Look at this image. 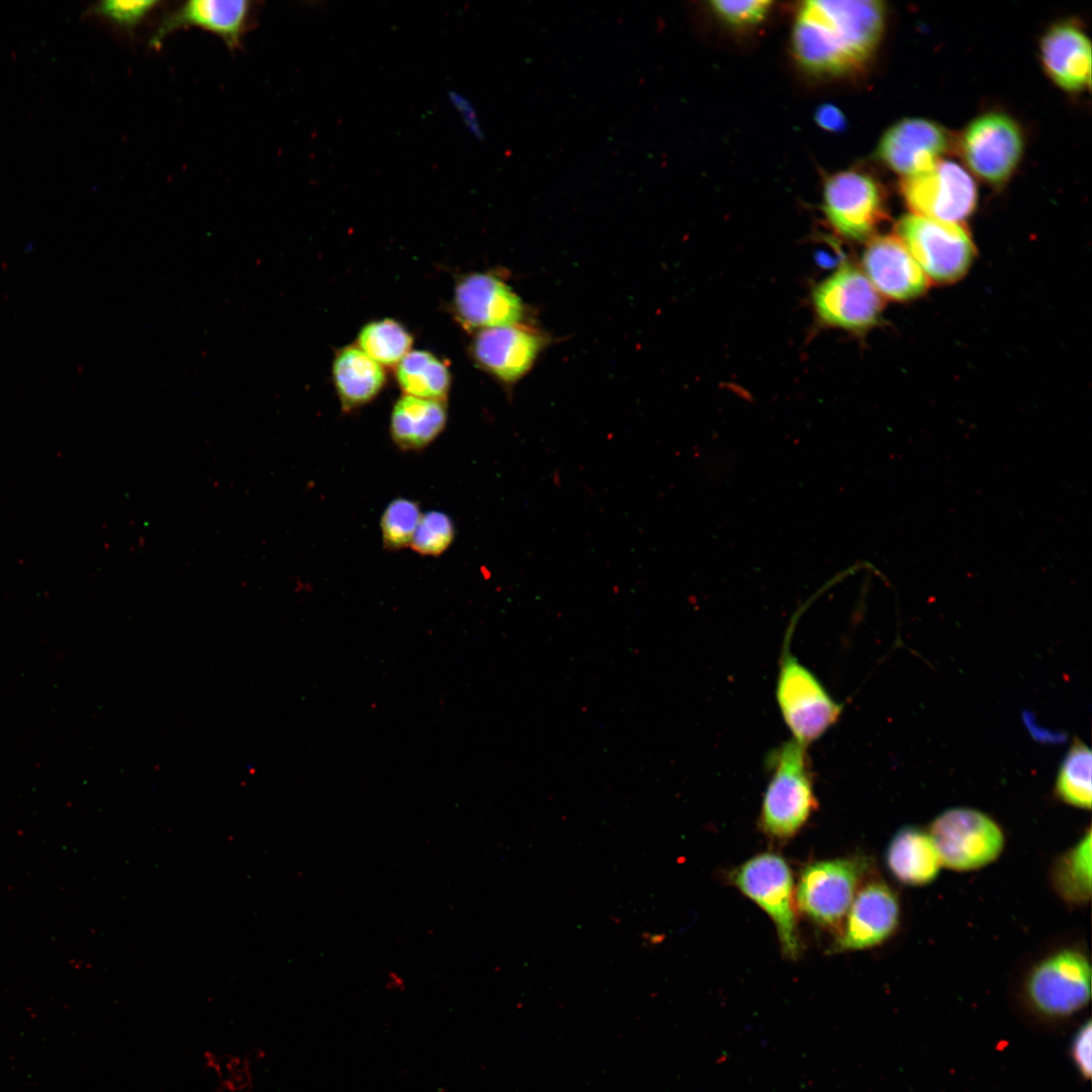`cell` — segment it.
Returning <instances> with one entry per match:
<instances>
[{"mask_svg": "<svg viewBox=\"0 0 1092 1092\" xmlns=\"http://www.w3.org/2000/svg\"><path fill=\"white\" fill-rule=\"evenodd\" d=\"M886 8L873 0H809L798 8L793 54L802 69L836 77L864 67L877 50Z\"/></svg>", "mask_w": 1092, "mask_h": 1092, "instance_id": "cell-1", "label": "cell"}, {"mask_svg": "<svg viewBox=\"0 0 1092 1092\" xmlns=\"http://www.w3.org/2000/svg\"><path fill=\"white\" fill-rule=\"evenodd\" d=\"M770 777L763 795L760 826L768 835H795L817 808L807 746L792 739L770 751Z\"/></svg>", "mask_w": 1092, "mask_h": 1092, "instance_id": "cell-2", "label": "cell"}, {"mask_svg": "<svg viewBox=\"0 0 1092 1092\" xmlns=\"http://www.w3.org/2000/svg\"><path fill=\"white\" fill-rule=\"evenodd\" d=\"M942 867L957 872L982 869L1005 846L999 824L982 811L956 807L936 816L928 829Z\"/></svg>", "mask_w": 1092, "mask_h": 1092, "instance_id": "cell-3", "label": "cell"}, {"mask_svg": "<svg viewBox=\"0 0 1092 1092\" xmlns=\"http://www.w3.org/2000/svg\"><path fill=\"white\" fill-rule=\"evenodd\" d=\"M897 234L925 276L938 283L962 278L975 256L969 232L961 222L912 213L898 221Z\"/></svg>", "mask_w": 1092, "mask_h": 1092, "instance_id": "cell-4", "label": "cell"}, {"mask_svg": "<svg viewBox=\"0 0 1092 1092\" xmlns=\"http://www.w3.org/2000/svg\"><path fill=\"white\" fill-rule=\"evenodd\" d=\"M731 879L746 897L770 917L786 957L797 959L801 944L795 911L794 880L787 861L777 853L763 852L737 868Z\"/></svg>", "mask_w": 1092, "mask_h": 1092, "instance_id": "cell-5", "label": "cell"}, {"mask_svg": "<svg viewBox=\"0 0 1092 1092\" xmlns=\"http://www.w3.org/2000/svg\"><path fill=\"white\" fill-rule=\"evenodd\" d=\"M776 696L794 740L805 746L823 736L842 712L815 674L789 653L783 656Z\"/></svg>", "mask_w": 1092, "mask_h": 1092, "instance_id": "cell-6", "label": "cell"}, {"mask_svg": "<svg viewBox=\"0 0 1092 1092\" xmlns=\"http://www.w3.org/2000/svg\"><path fill=\"white\" fill-rule=\"evenodd\" d=\"M954 147L967 167L984 182L999 186L1017 169L1024 149L1018 123L1003 112H987L973 119Z\"/></svg>", "mask_w": 1092, "mask_h": 1092, "instance_id": "cell-7", "label": "cell"}, {"mask_svg": "<svg viewBox=\"0 0 1092 1092\" xmlns=\"http://www.w3.org/2000/svg\"><path fill=\"white\" fill-rule=\"evenodd\" d=\"M1029 1003L1046 1016L1062 1017L1082 1009L1090 1000L1091 965L1076 947L1058 949L1038 961L1028 973Z\"/></svg>", "mask_w": 1092, "mask_h": 1092, "instance_id": "cell-8", "label": "cell"}, {"mask_svg": "<svg viewBox=\"0 0 1092 1092\" xmlns=\"http://www.w3.org/2000/svg\"><path fill=\"white\" fill-rule=\"evenodd\" d=\"M866 869L867 863L857 857L808 864L796 888L798 908L814 922L838 929L859 889Z\"/></svg>", "mask_w": 1092, "mask_h": 1092, "instance_id": "cell-9", "label": "cell"}, {"mask_svg": "<svg viewBox=\"0 0 1092 1092\" xmlns=\"http://www.w3.org/2000/svg\"><path fill=\"white\" fill-rule=\"evenodd\" d=\"M814 311L823 325L859 333L880 320L883 300L864 273L843 263L812 290Z\"/></svg>", "mask_w": 1092, "mask_h": 1092, "instance_id": "cell-10", "label": "cell"}, {"mask_svg": "<svg viewBox=\"0 0 1092 1092\" xmlns=\"http://www.w3.org/2000/svg\"><path fill=\"white\" fill-rule=\"evenodd\" d=\"M900 192L913 214L951 222L967 218L978 199L970 173L943 159L919 174L902 178Z\"/></svg>", "mask_w": 1092, "mask_h": 1092, "instance_id": "cell-11", "label": "cell"}, {"mask_svg": "<svg viewBox=\"0 0 1092 1092\" xmlns=\"http://www.w3.org/2000/svg\"><path fill=\"white\" fill-rule=\"evenodd\" d=\"M823 209L837 235L847 240H863L885 217L882 186L859 170L834 173L824 184Z\"/></svg>", "mask_w": 1092, "mask_h": 1092, "instance_id": "cell-12", "label": "cell"}, {"mask_svg": "<svg viewBox=\"0 0 1092 1092\" xmlns=\"http://www.w3.org/2000/svg\"><path fill=\"white\" fill-rule=\"evenodd\" d=\"M953 146V138L939 123L922 117H908L884 132L877 156L890 170L906 178L932 167Z\"/></svg>", "mask_w": 1092, "mask_h": 1092, "instance_id": "cell-13", "label": "cell"}, {"mask_svg": "<svg viewBox=\"0 0 1092 1092\" xmlns=\"http://www.w3.org/2000/svg\"><path fill=\"white\" fill-rule=\"evenodd\" d=\"M454 312L469 331L518 324L524 315V304L518 294L499 277L473 273L456 284L453 297Z\"/></svg>", "mask_w": 1092, "mask_h": 1092, "instance_id": "cell-14", "label": "cell"}, {"mask_svg": "<svg viewBox=\"0 0 1092 1092\" xmlns=\"http://www.w3.org/2000/svg\"><path fill=\"white\" fill-rule=\"evenodd\" d=\"M901 916L899 899L883 881H872L856 892L836 940L838 951L877 946L896 931Z\"/></svg>", "mask_w": 1092, "mask_h": 1092, "instance_id": "cell-15", "label": "cell"}, {"mask_svg": "<svg viewBox=\"0 0 1092 1092\" xmlns=\"http://www.w3.org/2000/svg\"><path fill=\"white\" fill-rule=\"evenodd\" d=\"M544 345L540 332L518 323L479 331L471 354L484 371L511 384L532 368Z\"/></svg>", "mask_w": 1092, "mask_h": 1092, "instance_id": "cell-16", "label": "cell"}, {"mask_svg": "<svg viewBox=\"0 0 1092 1092\" xmlns=\"http://www.w3.org/2000/svg\"><path fill=\"white\" fill-rule=\"evenodd\" d=\"M863 273L879 294L893 300L920 296L928 280L897 236H879L867 245Z\"/></svg>", "mask_w": 1092, "mask_h": 1092, "instance_id": "cell-17", "label": "cell"}, {"mask_svg": "<svg viewBox=\"0 0 1092 1092\" xmlns=\"http://www.w3.org/2000/svg\"><path fill=\"white\" fill-rule=\"evenodd\" d=\"M1039 56L1045 74L1061 89L1080 92L1091 81V44L1080 24L1063 20L1042 35Z\"/></svg>", "mask_w": 1092, "mask_h": 1092, "instance_id": "cell-18", "label": "cell"}, {"mask_svg": "<svg viewBox=\"0 0 1092 1092\" xmlns=\"http://www.w3.org/2000/svg\"><path fill=\"white\" fill-rule=\"evenodd\" d=\"M251 14L249 1L191 0L166 15L150 38L158 49L176 29L197 26L218 35L231 50L241 47Z\"/></svg>", "mask_w": 1092, "mask_h": 1092, "instance_id": "cell-19", "label": "cell"}, {"mask_svg": "<svg viewBox=\"0 0 1092 1092\" xmlns=\"http://www.w3.org/2000/svg\"><path fill=\"white\" fill-rule=\"evenodd\" d=\"M891 875L907 886L933 882L942 868L928 830L904 826L891 838L885 854Z\"/></svg>", "mask_w": 1092, "mask_h": 1092, "instance_id": "cell-20", "label": "cell"}, {"mask_svg": "<svg viewBox=\"0 0 1092 1092\" xmlns=\"http://www.w3.org/2000/svg\"><path fill=\"white\" fill-rule=\"evenodd\" d=\"M447 410L444 400L402 395L390 417V435L402 450H420L444 430Z\"/></svg>", "mask_w": 1092, "mask_h": 1092, "instance_id": "cell-21", "label": "cell"}, {"mask_svg": "<svg viewBox=\"0 0 1092 1092\" xmlns=\"http://www.w3.org/2000/svg\"><path fill=\"white\" fill-rule=\"evenodd\" d=\"M333 379L342 405L352 410L370 402L380 392L385 373L358 347L349 346L336 355Z\"/></svg>", "mask_w": 1092, "mask_h": 1092, "instance_id": "cell-22", "label": "cell"}, {"mask_svg": "<svg viewBox=\"0 0 1092 1092\" xmlns=\"http://www.w3.org/2000/svg\"><path fill=\"white\" fill-rule=\"evenodd\" d=\"M1091 830L1064 852L1052 869V884L1061 898L1082 905L1091 898Z\"/></svg>", "mask_w": 1092, "mask_h": 1092, "instance_id": "cell-23", "label": "cell"}, {"mask_svg": "<svg viewBox=\"0 0 1092 1092\" xmlns=\"http://www.w3.org/2000/svg\"><path fill=\"white\" fill-rule=\"evenodd\" d=\"M396 379L404 394L444 400L450 387L447 366L427 351H411L397 364Z\"/></svg>", "mask_w": 1092, "mask_h": 1092, "instance_id": "cell-24", "label": "cell"}, {"mask_svg": "<svg viewBox=\"0 0 1092 1092\" xmlns=\"http://www.w3.org/2000/svg\"><path fill=\"white\" fill-rule=\"evenodd\" d=\"M358 348L380 365H397L411 352L413 337L391 318L365 325L357 338Z\"/></svg>", "mask_w": 1092, "mask_h": 1092, "instance_id": "cell-25", "label": "cell"}, {"mask_svg": "<svg viewBox=\"0 0 1092 1092\" xmlns=\"http://www.w3.org/2000/svg\"><path fill=\"white\" fill-rule=\"evenodd\" d=\"M1091 764L1090 749L1076 741L1066 754L1056 781V793L1062 801L1080 809L1091 808Z\"/></svg>", "mask_w": 1092, "mask_h": 1092, "instance_id": "cell-26", "label": "cell"}, {"mask_svg": "<svg viewBox=\"0 0 1092 1092\" xmlns=\"http://www.w3.org/2000/svg\"><path fill=\"white\" fill-rule=\"evenodd\" d=\"M422 514L419 504L398 497L388 504L380 520L382 542L388 550L411 545Z\"/></svg>", "mask_w": 1092, "mask_h": 1092, "instance_id": "cell-27", "label": "cell"}, {"mask_svg": "<svg viewBox=\"0 0 1092 1092\" xmlns=\"http://www.w3.org/2000/svg\"><path fill=\"white\" fill-rule=\"evenodd\" d=\"M454 536L451 518L442 512L431 511L422 515L411 546L419 554L438 556L449 548Z\"/></svg>", "mask_w": 1092, "mask_h": 1092, "instance_id": "cell-28", "label": "cell"}, {"mask_svg": "<svg viewBox=\"0 0 1092 1092\" xmlns=\"http://www.w3.org/2000/svg\"><path fill=\"white\" fill-rule=\"evenodd\" d=\"M710 8L725 23L747 28L759 24L768 14L772 2L766 0L711 1Z\"/></svg>", "mask_w": 1092, "mask_h": 1092, "instance_id": "cell-29", "label": "cell"}, {"mask_svg": "<svg viewBox=\"0 0 1092 1092\" xmlns=\"http://www.w3.org/2000/svg\"><path fill=\"white\" fill-rule=\"evenodd\" d=\"M160 4L159 1H102L93 9L126 31L132 33L146 17Z\"/></svg>", "mask_w": 1092, "mask_h": 1092, "instance_id": "cell-30", "label": "cell"}, {"mask_svg": "<svg viewBox=\"0 0 1092 1092\" xmlns=\"http://www.w3.org/2000/svg\"><path fill=\"white\" fill-rule=\"evenodd\" d=\"M1091 1021L1088 1020L1076 1033L1072 1055L1078 1070L1085 1078L1091 1075Z\"/></svg>", "mask_w": 1092, "mask_h": 1092, "instance_id": "cell-31", "label": "cell"}, {"mask_svg": "<svg viewBox=\"0 0 1092 1092\" xmlns=\"http://www.w3.org/2000/svg\"><path fill=\"white\" fill-rule=\"evenodd\" d=\"M447 97L451 105L460 114L471 134L477 139H482L483 131L478 120L477 112L469 99L456 90L448 91Z\"/></svg>", "mask_w": 1092, "mask_h": 1092, "instance_id": "cell-32", "label": "cell"}, {"mask_svg": "<svg viewBox=\"0 0 1092 1092\" xmlns=\"http://www.w3.org/2000/svg\"><path fill=\"white\" fill-rule=\"evenodd\" d=\"M816 122L826 130H840L845 124L844 116L839 108L831 104L820 106L815 113Z\"/></svg>", "mask_w": 1092, "mask_h": 1092, "instance_id": "cell-33", "label": "cell"}]
</instances>
